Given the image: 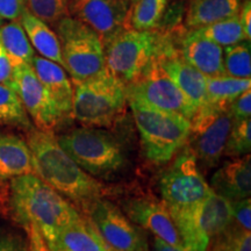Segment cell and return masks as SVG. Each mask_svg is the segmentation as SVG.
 <instances>
[{
    "label": "cell",
    "instance_id": "obj_1",
    "mask_svg": "<svg viewBox=\"0 0 251 251\" xmlns=\"http://www.w3.org/2000/svg\"><path fill=\"white\" fill-rule=\"evenodd\" d=\"M27 144L33 158L34 174L63 197L86 207L107 193L106 186L94 179L59 146L52 131L31 128Z\"/></svg>",
    "mask_w": 251,
    "mask_h": 251
},
{
    "label": "cell",
    "instance_id": "obj_2",
    "mask_svg": "<svg viewBox=\"0 0 251 251\" xmlns=\"http://www.w3.org/2000/svg\"><path fill=\"white\" fill-rule=\"evenodd\" d=\"M11 208L24 228L35 225L40 229L47 246L63 228L81 218L62 194L34 174L12 178Z\"/></svg>",
    "mask_w": 251,
    "mask_h": 251
},
{
    "label": "cell",
    "instance_id": "obj_3",
    "mask_svg": "<svg viewBox=\"0 0 251 251\" xmlns=\"http://www.w3.org/2000/svg\"><path fill=\"white\" fill-rule=\"evenodd\" d=\"M57 140L64 151L92 177L107 180L121 174L127 165L124 144L99 127L76 128Z\"/></svg>",
    "mask_w": 251,
    "mask_h": 251
},
{
    "label": "cell",
    "instance_id": "obj_4",
    "mask_svg": "<svg viewBox=\"0 0 251 251\" xmlns=\"http://www.w3.org/2000/svg\"><path fill=\"white\" fill-rule=\"evenodd\" d=\"M139 129L146 158L155 165H165L187 143L191 122L176 113L129 103Z\"/></svg>",
    "mask_w": 251,
    "mask_h": 251
},
{
    "label": "cell",
    "instance_id": "obj_5",
    "mask_svg": "<svg viewBox=\"0 0 251 251\" xmlns=\"http://www.w3.org/2000/svg\"><path fill=\"white\" fill-rule=\"evenodd\" d=\"M74 84L72 117L76 120L89 127H111L124 117L125 85L107 70Z\"/></svg>",
    "mask_w": 251,
    "mask_h": 251
},
{
    "label": "cell",
    "instance_id": "obj_6",
    "mask_svg": "<svg viewBox=\"0 0 251 251\" xmlns=\"http://www.w3.org/2000/svg\"><path fill=\"white\" fill-rule=\"evenodd\" d=\"M162 40L163 35L156 30L126 28L103 47L106 69L125 86L133 83L158 56Z\"/></svg>",
    "mask_w": 251,
    "mask_h": 251
},
{
    "label": "cell",
    "instance_id": "obj_7",
    "mask_svg": "<svg viewBox=\"0 0 251 251\" xmlns=\"http://www.w3.org/2000/svg\"><path fill=\"white\" fill-rule=\"evenodd\" d=\"M63 68L74 80L84 81L105 72V49L96 31L76 18L68 15L57 24Z\"/></svg>",
    "mask_w": 251,
    "mask_h": 251
},
{
    "label": "cell",
    "instance_id": "obj_8",
    "mask_svg": "<svg viewBox=\"0 0 251 251\" xmlns=\"http://www.w3.org/2000/svg\"><path fill=\"white\" fill-rule=\"evenodd\" d=\"M159 191L172 216L193 211L213 192L200 174L196 156L190 148L178 153L174 163L163 172Z\"/></svg>",
    "mask_w": 251,
    "mask_h": 251
},
{
    "label": "cell",
    "instance_id": "obj_9",
    "mask_svg": "<svg viewBox=\"0 0 251 251\" xmlns=\"http://www.w3.org/2000/svg\"><path fill=\"white\" fill-rule=\"evenodd\" d=\"M191 122V151L205 169L214 168L221 161L234 119L229 107L207 103L199 109Z\"/></svg>",
    "mask_w": 251,
    "mask_h": 251
},
{
    "label": "cell",
    "instance_id": "obj_10",
    "mask_svg": "<svg viewBox=\"0 0 251 251\" xmlns=\"http://www.w3.org/2000/svg\"><path fill=\"white\" fill-rule=\"evenodd\" d=\"M183 238L185 249L207 251L213 238L233 222L231 201L212 192L197 208L172 216Z\"/></svg>",
    "mask_w": 251,
    "mask_h": 251
},
{
    "label": "cell",
    "instance_id": "obj_11",
    "mask_svg": "<svg viewBox=\"0 0 251 251\" xmlns=\"http://www.w3.org/2000/svg\"><path fill=\"white\" fill-rule=\"evenodd\" d=\"M125 90L129 103L176 113L188 121L192 120L197 112L193 103L165 74L157 59L139 79L126 85Z\"/></svg>",
    "mask_w": 251,
    "mask_h": 251
},
{
    "label": "cell",
    "instance_id": "obj_12",
    "mask_svg": "<svg viewBox=\"0 0 251 251\" xmlns=\"http://www.w3.org/2000/svg\"><path fill=\"white\" fill-rule=\"evenodd\" d=\"M85 212L87 219L111 250L147 251L143 234L113 202L100 198L90 203Z\"/></svg>",
    "mask_w": 251,
    "mask_h": 251
},
{
    "label": "cell",
    "instance_id": "obj_13",
    "mask_svg": "<svg viewBox=\"0 0 251 251\" xmlns=\"http://www.w3.org/2000/svg\"><path fill=\"white\" fill-rule=\"evenodd\" d=\"M8 85L17 92L37 129L52 131L65 119L37 78L31 65L14 68Z\"/></svg>",
    "mask_w": 251,
    "mask_h": 251
},
{
    "label": "cell",
    "instance_id": "obj_14",
    "mask_svg": "<svg viewBox=\"0 0 251 251\" xmlns=\"http://www.w3.org/2000/svg\"><path fill=\"white\" fill-rule=\"evenodd\" d=\"M130 0H72L70 15L98 34L103 47L128 28Z\"/></svg>",
    "mask_w": 251,
    "mask_h": 251
},
{
    "label": "cell",
    "instance_id": "obj_15",
    "mask_svg": "<svg viewBox=\"0 0 251 251\" xmlns=\"http://www.w3.org/2000/svg\"><path fill=\"white\" fill-rule=\"evenodd\" d=\"M124 211L131 222L149 230L164 242L185 249L177 225L163 201L150 197L130 198L124 202Z\"/></svg>",
    "mask_w": 251,
    "mask_h": 251
},
{
    "label": "cell",
    "instance_id": "obj_16",
    "mask_svg": "<svg viewBox=\"0 0 251 251\" xmlns=\"http://www.w3.org/2000/svg\"><path fill=\"white\" fill-rule=\"evenodd\" d=\"M156 59L194 107L199 109L208 103L206 77L181 57L178 47L172 43L171 37L163 35L162 47Z\"/></svg>",
    "mask_w": 251,
    "mask_h": 251
},
{
    "label": "cell",
    "instance_id": "obj_17",
    "mask_svg": "<svg viewBox=\"0 0 251 251\" xmlns=\"http://www.w3.org/2000/svg\"><path fill=\"white\" fill-rule=\"evenodd\" d=\"M181 57L205 77L225 76L224 49L208 40L198 29H191L180 39L178 47Z\"/></svg>",
    "mask_w": 251,
    "mask_h": 251
},
{
    "label": "cell",
    "instance_id": "obj_18",
    "mask_svg": "<svg viewBox=\"0 0 251 251\" xmlns=\"http://www.w3.org/2000/svg\"><path fill=\"white\" fill-rule=\"evenodd\" d=\"M211 188L219 196L236 201L250 198L251 161L250 155L226 162L211 178Z\"/></svg>",
    "mask_w": 251,
    "mask_h": 251
},
{
    "label": "cell",
    "instance_id": "obj_19",
    "mask_svg": "<svg viewBox=\"0 0 251 251\" xmlns=\"http://www.w3.org/2000/svg\"><path fill=\"white\" fill-rule=\"evenodd\" d=\"M31 68L63 117L65 119L72 117L74 86L63 67L41 56H34Z\"/></svg>",
    "mask_w": 251,
    "mask_h": 251
},
{
    "label": "cell",
    "instance_id": "obj_20",
    "mask_svg": "<svg viewBox=\"0 0 251 251\" xmlns=\"http://www.w3.org/2000/svg\"><path fill=\"white\" fill-rule=\"evenodd\" d=\"M48 248L49 251H108L97 229L83 216L63 228Z\"/></svg>",
    "mask_w": 251,
    "mask_h": 251
},
{
    "label": "cell",
    "instance_id": "obj_21",
    "mask_svg": "<svg viewBox=\"0 0 251 251\" xmlns=\"http://www.w3.org/2000/svg\"><path fill=\"white\" fill-rule=\"evenodd\" d=\"M34 174L33 158L27 142L12 134H0V178Z\"/></svg>",
    "mask_w": 251,
    "mask_h": 251
},
{
    "label": "cell",
    "instance_id": "obj_22",
    "mask_svg": "<svg viewBox=\"0 0 251 251\" xmlns=\"http://www.w3.org/2000/svg\"><path fill=\"white\" fill-rule=\"evenodd\" d=\"M241 0H191L185 24L190 29H198L238 15Z\"/></svg>",
    "mask_w": 251,
    "mask_h": 251
},
{
    "label": "cell",
    "instance_id": "obj_23",
    "mask_svg": "<svg viewBox=\"0 0 251 251\" xmlns=\"http://www.w3.org/2000/svg\"><path fill=\"white\" fill-rule=\"evenodd\" d=\"M21 26L26 31L28 40L42 57L52 61L63 67V58L57 34L49 28L45 21L25 9L21 14Z\"/></svg>",
    "mask_w": 251,
    "mask_h": 251
},
{
    "label": "cell",
    "instance_id": "obj_24",
    "mask_svg": "<svg viewBox=\"0 0 251 251\" xmlns=\"http://www.w3.org/2000/svg\"><path fill=\"white\" fill-rule=\"evenodd\" d=\"M0 42L12 68L31 65L35 54L26 35V31L17 20L0 27Z\"/></svg>",
    "mask_w": 251,
    "mask_h": 251
},
{
    "label": "cell",
    "instance_id": "obj_25",
    "mask_svg": "<svg viewBox=\"0 0 251 251\" xmlns=\"http://www.w3.org/2000/svg\"><path fill=\"white\" fill-rule=\"evenodd\" d=\"M251 89V79L229 77H206L207 99L209 103L229 107L231 102L243 92Z\"/></svg>",
    "mask_w": 251,
    "mask_h": 251
},
{
    "label": "cell",
    "instance_id": "obj_26",
    "mask_svg": "<svg viewBox=\"0 0 251 251\" xmlns=\"http://www.w3.org/2000/svg\"><path fill=\"white\" fill-rule=\"evenodd\" d=\"M168 0H136L130 5L128 27L136 30H155L161 24Z\"/></svg>",
    "mask_w": 251,
    "mask_h": 251
},
{
    "label": "cell",
    "instance_id": "obj_27",
    "mask_svg": "<svg viewBox=\"0 0 251 251\" xmlns=\"http://www.w3.org/2000/svg\"><path fill=\"white\" fill-rule=\"evenodd\" d=\"M0 124L30 130L33 128L26 109L17 92L7 84L0 83Z\"/></svg>",
    "mask_w": 251,
    "mask_h": 251
},
{
    "label": "cell",
    "instance_id": "obj_28",
    "mask_svg": "<svg viewBox=\"0 0 251 251\" xmlns=\"http://www.w3.org/2000/svg\"><path fill=\"white\" fill-rule=\"evenodd\" d=\"M200 34L221 47H228L248 41L240 23L238 15L214 23L208 26L198 28Z\"/></svg>",
    "mask_w": 251,
    "mask_h": 251
},
{
    "label": "cell",
    "instance_id": "obj_29",
    "mask_svg": "<svg viewBox=\"0 0 251 251\" xmlns=\"http://www.w3.org/2000/svg\"><path fill=\"white\" fill-rule=\"evenodd\" d=\"M224 68L229 77L249 79L251 77L250 41L226 47L224 50Z\"/></svg>",
    "mask_w": 251,
    "mask_h": 251
},
{
    "label": "cell",
    "instance_id": "obj_30",
    "mask_svg": "<svg viewBox=\"0 0 251 251\" xmlns=\"http://www.w3.org/2000/svg\"><path fill=\"white\" fill-rule=\"evenodd\" d=\"M212 251H251L250 230L233 221L226 230L213 238Z\"/></svg>",
    "mask_w": 251,
    "mask_h": 251
},
{
    "label": "cell",
    "instance_id": "obj_31",
    "mask_svg": "<svg viewBox=\"0 0 251 251\" xmlns=\"http://www.w3.org/2000/svg\"><path fill=\"white\" fill-rule=\"evenodd\" d=\"M28 11L46 24H57L70 15L72 0H26Z\"/></svg>",
    "mask_w": 251,
    "mask_h": 251
},
{
    "label": "cell",
    "instance_id": "obj_32",
    "mask_svg": "<svg viewBox=\"0 0 251 251\" xmlns=\"http://www.w3.org/2000/svg\"><path fill=\"white\" fill-rule=\"evenodd\" d=\"M251 149V120L234 121L227 143L225 147V156L238 158L250 155Z\"/></svg>",
    "mask_w": 251,
    "mask_h": 251
},
{
    "label": "cell",
    "instance_id": "obj_33",
    "mask_svg": "<svg viewBox=\"0 0 251 251\" xmlns=\"http://www.w3.org/2000/svg\"><path fill=\"white\" fill-rule=\"evenodd\" d=\"M233 221L246 230L251 229V200L250 198L231 201Z\"/></svg>",
    "mask_w": 251,
    "mask_h": 251
},
{
    "label": "cell",
    "instance_id": "obj_34",
    "mask_svg": "<svg viewBox=\"0 0 251 251\" xmlns=\"http://www.w3.org/2000/svg\"><path fill=\"white\" fill-rule=\"evenodd\" d=\"M229 111L231 113L234 121L246 120L251 118V91L248 90L238 96L229 105Z\"/></svg>",
    "mask_w": 251,
    "mask_h": 251
},
{
    "label": "cell",
    "instance_id": "obj_35",
    "mask_svg": "<svg viewBox=\"0 0 251 251\" xmlns=\"http://www.w3.org/2000/svg\"><path fill=\"white\" fill-rule=\"evenodd\" d=\"M26 9V0H0V18L15 21Z\"/></svg>",
    "mask_w": 251,
    "mask_h": 251
},
{
    "label": "cell",
    "instance_id": "obj_36",
    "mask_svg": "<svg viewBox=\"0 0 251 251\" xmlns=\"http://www.w3.org/2000/svg\"><path fill=\"white\" fill-rule=\"evenodd\" d=\"M28 234V251H49L45 237L35 225H28L25 227Z\"/></svg>",
    "mask_w": 251,
    "mask_h": 251
},
{
    "label": "cell",
    "instance_id": "obj_37",
    "mask_svg": "<svg viewBox=\"0 0 251 251\" xmlns=\"http://www.w3.org/2000/svg\"><path fill=\"white\" fill-rule=\"evenodd\" d=\"M0 251H25L20 237L9 233H0Z\"/></svg>",
    "mask_w": 251,
    "mask_h": 251
},
{
    "label": "cell",
    "instance_id": "obj_38",
    "mask_svg": "<svg viewBox=\"0 0 251 251\" xmlns=\"http://www.w3.org/2000/svg\"><path fill=\"white\" fill-rule=\"evenodd\" d=\"M240 23L242 25L244 35H246L247 40L250 41L251 39V1L247 0L243 2V5H241L240 8Z\"/></svg>",
    "mask_w": 251,
    "mask_h": 251
},
{
    "label": "cell",
    "instance_id": "obj_39",
    "mask_svg": "<svg viewBox=\"0 0 251 251\" xmlns=\"http://www.w3.org/2000/svg\"><path fill=\"white\" fill-rule=\"evenodd\" d=\"M12 72H13V68H12L7 55H6L1 42H0V83L8 85L12 79Z\"/></svg>",
    "mask_w": 251,
    "mask_h": 251
},
{
    "label": "cell",
    "instance_id": "obj_40",
    "mask_svg": "<svg viewBox=\"0 0 251 251\" xmlns=\"http://www.w3.org/2000/svg\"><path fill=\"white\" fill-rule=\"evenodd\" d=\"M153 251H190V250L184 249V248L171 246V244L162 241L161 238L155 237V240H153Z\"/></svg>",
    "mask_w": 251,
    "mask_h": 251
},
{
    "label": "cell",
    "instance_id": "obj_41",
    "mask_svg": "<svg viewBox=\"0 0 251 251\" xmlns=\"http://www.w3.org/2000/svg\"><path fill=\"white\" fill-rule=\"evenodd\" d=\"M135 1H136V0H130V5H133Z\"/></svg>",
    "mask_w": 251,
    "mask_h": 251
},
{
    "label": "cell",
    "instance_id": "obj_42",
    "mask_svg": "<svg viewBox=\"0 0 251 251\" xmlns=\"http://www.w3.org/2000/svg\"><path fill=\"white\" fill-rule=\"evenodd\" d=\"M1 23H2V19L0 18V26H1Z\"/></svg>",
    "mask_w": 251,
    "mask_h": 251
},
{
    "label": "cell",
    "instance_id": "obj_43",
    "mask_svg": "<svg viewBox=\"0 0 251 251\" xmlns=\"http://www.w3.org/2000/svg\"><path fill=\"white\" fill-rule=\"evenodd\" d=\"M108 251H113V250H111V249H109V248H108Z\"/></svg>",
    "mask_w": 251,
    "mask_h": 251
}]
</instances>
